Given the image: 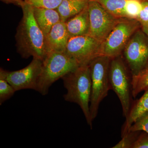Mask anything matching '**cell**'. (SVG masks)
Instances as JSON below:
<instances>
[{
	"label": "cell",
	"instance_id": "ba28073f",
	"mask_svg": "<svg viewBox=\"0 0 148 148\" xmlns=\"http://www.w3.org/2000/svg\"><path fill=\"white\" fill-rule=\"evenodd\" d=\"M102 42L89 35L70 37L65 52L79 66L88 65L102 55Z\"/></svg>",
	"mask_w": 148,
	"mask_h": 148
},
{
	"label": "cell",
	"instance_id": "3957f363",
	"mask_svg": "<svg viewBox=\"0 0 148 148\" xmlns=\"http://www.w3.org/2000/svg\"><path fill=\"white\" fill-rule=\"evenodd\" d=\"M79 66L75 60L66 52L48 53L42 61L37 91L43 95H47L50 86L55 82Z\"/></svg>",
	"mask_w": 148,
	"mask_h": 148
},
{
	"label": "cell",
	"instance_id": "8fae6325",
	"mask_svg": "<svg viewBox=\"0 0 148 148\" xmlns=\"http://www.w3.org/2000/svg\"><path fill=\"white\" fill-rule=\"evenodd\" d=\"M69 38L66 22L61 21L55 24L45 36L47 54L51 52H65Z\"/></svg>",
	"mask_w": 148,
	"mask_h": 148
},
{
	"label": "cell",
	"instance_id": "d6986e66",
	"mask_svg": "<svg viewBox=\"0 0 148 148\" xmlns=\"http://www.w3.org/2000/svg\"><path fill=\"white\" fill-rule=\"evenodd\" d=\"M16 92L14 88L0 75V105L11 98Z\"/></svg>",
	"mask_w": 148,
	"mask_h": 148
},
{
	"label": "cell",
	"instance_id": "7c38bea8",
	"mask_svg": "<svg viewBox=\"0 0 148 148\" xmlns=\"http://www.w3.org/2000/svg\"><path fill=\"white\" fill-rule=\"evenodd\" d=\"M141 98L132 102L130 110L125 117L126 120L121 128V137L128 132L131 127L137 120L148 112V88Z\"/></svg>",
	"mask_w": 148,
	"mask_h": 148
},
{
	"label": "cell",
	"instance_id": "7402d4cb",
	"mask_svg": "<svg viewBox=\"0 0 148 148\" xmlns=\"http://www.w3.org/2000/svg\"><path fill=\"white\" fill-rule=\"evenodd\" d=\"M137 20L141 30L148 36V2L143 1V8Z\"/></svg>",
	"mask_w": 148,
	"mask_h": 148
},
{
	"label": "cell",
	"instance_id": "cb8c5ba5",
	"mask_svg": "<svg viewBox=\"0 0 148 148\" xmlns=\"http://www.w3.org/2000/svg\"><path fill=\"white\" fill-rule=\"evenodd\" d=\"M132 148H148V133L141 131Z\"/></svg>",
	"mask_w": 148,
	"mask_h": 148
},
{
	"label": "cell",
	"instance_id": "6da1fadb",
	"mask_svg": "<svg viewBox=\"0 0 148 148\" xmlns=\"http://www.w3.org/2000/svg\"><path fill=\"white\" fill-rule=\"evenodd\" d=\"M23 16L15 35L17 51L22 58L33 57L42 61L47 55L45 36L35 20L34 7L23 2Z\"/></svg>",
	"mask_w": 148,
	"mask_h": 148
},
{
	"label": "cell",
	"instance_id": "ffe728a7",
	"mask_svg": "<svg viewBox=\"0 0 148 148\" xmlns=\"http://www.w3.org/2000/svg\"><path fill=\"white\" fill-rule=\"evenodd\" d=\"M141 131H129L112 148H132Z\"/></svg>",
	"mask_w": 148,
	"mask_h": 148
},
{
	"label": "cell",
	"instance_id": "9c48e42d",
	"mask_svg": "<svg viewBox=\"0 0 148 148\" xmlns=\"http://www.w3.org/2000/svg\"><path fill=\"white\" fill-rule=\"evenodd\" d=\"M42 65V61L33 58L28 66L18 71H8L1 68L0 75L5 79L16 91L27 89L37 91Z\"/></svg>",
	"mask_w": 148,
	"mask_h": 148
},
{
	"label": "cell",
	"instance_id": "5b68a950",
	"mask_svg": "<svg viewBox=\"0 0 148 148\" xmlns=\"http://www.w3.org/2000/svg\"><path fill=\"white\" fill-rule=\"evenodd\" d=\"M111 90L119 98L123 116L128 114L132 103V75L124 58L120 56L112 58L109 69Z\"/></svg>",
	"mask_w": 148,
	"mask_h": 148
},
{
	"label": "cell",
	"instance_id": "4fadbf2b",
	"mask_svg": "<svg viewBox=\"0 0 148 148\" xmlns=\"http://www.w3.org/2000/svg\"><path fill=\"white\" fill-rule=\"evenodd\" d=\"M69 37L88 35L90 32V20L87 7L81 12L66 22Z\"/></svg>",
	"mask_w": 148,
	"mask_h": 148
},
{
	"label": "cell",
	"instance_id": "277c9868",
	"mask_svg": "<svg viewBox=\"0 0 148 148\" xmlns=\"http://www.w3.org/2000/svg\"><path fill=\"white\" fill-rule=\"evenodd\" d=\"M111 59L108 56L101 55L89 64L91 78L90 112L92 121L98 115L100 103L111 89L109 79Z\"/></svg>",
	"mask_w": 148,
	"mask_h": 148
},
{
	"label": "cell",
	"instance_id": "44dd1931",
	"mask_svg": "<svg viewBox=\"0 0 148 148\" xmlns=\"http://www.w3.org/2000/svg\"><path fill=\"white\" fill-rule=\"evenodd\" d=\"M62 0H24V2L34 8L56 9Z\"/></svg>",
	"mask_w": 148,
	"mask_h": 148
},
{
	"label": "cell",
	"instance_id": "ac0fdd59",
	"mask_svg": "<svg viewBox=\"0 0 148 148\" xmlns=\"http://www.w3.org/2000/svg\"><path fill=\"white\" fill-rule=\"evenodd\" d=\"M142 8L141 0H127L125 10V18L137 20Z\"/></svg>",
	"mask_w": 148,
	"mask_h": 148
},
{
	"label": "cell",
	"instance_id": "8992f818",
	"mask_svg": "<svg viewBox=\"0 0 148 148\" xmlns=\"http://www.w3.org/2000/svg\"><path fill=\"white\" fill-rule=\"evenodd\" d=\"M140 29V23L137 19L120 18L102 42V55L108 56L111 59L121 56L131 37Z\"/></svg>",
	"mask_w": 148,
	"mask_h": 148
},
{
	"label": "cell",
	"instance_id": "2e32d148",
	"mask_svg": "<svg viewBox=\"0 0 148 148\" xmlns=\"http://www.w3.org/2000/svg\"><path fill=\"white\" fill-rule=\"evenodd\" d=\"M105 9L118 18H125V5L127 0H94Z\"/></svg>",
	"mask_w": 148,
	"mask_h": 148
},
{
	"label": "cell",
	"instance_id": "484cf974",
	"mask_svg": "<svg viewBox=\"0 0 148 148\" xmlns=\"http://www.w3.org/2000/svg\"><path fill=\"white\" fill-rule=\"evenodd\" d=\"M18 3H19V6L21 5L22 3L24 2V0H18Z\"/></svg>",
	"mask_w": 148,
	"mask_h": 148
},
{
	"label": "cell",
	"instance_id": "9a60e30c",
	"mask_svg": "<svg viewBox=\"0 0 148 148\" xmlns=\"http://www.w3.org/2000/svg\"><path fill=\"white\" fill-rule=\"evenodd\" d=\"M90 0H62L56 10L61 21L66 22L87 7Z\"/></svg>",
	"mask_w": 148,
	"mask_h": 148
},
{
	"label": "cell",
	"instance_id": "e0dca14e",
	"mask_svg": "<svg viewBox=\"0 0 148 148\" xmlns=\"http://www.w3.org/2000/svg\"><path fill=\"white\" fill-rule=\"evenodd\" d=\"M132 95L136 98L141 92L148 88V67L135 75L132 76Z\"/></svg>",
	"mask_w": 148,
	"mask_h": 148
},
{
	"label": "cell",
	"instance_id": "5bb4252c",
	"mask_svg": "<svg viewBox=\"0 0 148 148\" xmlns=\"http://www.w3.org/2000/svg\"><path fill=\"white\" fill-rule=\"evenodd\" d=\"M34 15L38 26L45 36L55 24L61 21L56 9L34 7Z\"/></svg>",
	"mask_w": 148,
	"mask_h": 148
},
{
	"label": "cell",
	"instance_id": "d4e9b609",
	"mask_svg": "<svg viewBox=\"0 0 148 148\" xmlns=\"http://www.w3.org/2000/svg\"><path fill=\"white\" fill-rule=\"evenodd\" d=\"M1 1L6 3H12L19 5V3L18 2V0H1Z\"/></svg>",
	"mask_w": 148,
	"mask_h": 148
},
{
	"label": "cell",
	"instance_id": "7a4b0ae2",
	"mask_svg": "<svg viewBox=\"0 0 148 148\" xmlns=\"http://www.w3.org/2000/svg\"><path fill=\"white\" fill-rule=\"evenodd\" d=\"M66 93V101L76 103L82 110L88 124L92 127L90 112L91 78L89 65L79 66L62 78Z\"/></svg>",
	"mask_w": 148,
	"mask_h": 148
},
{
	"label": "cell",
	"instance_id": "30bf717a",
	"mask_svg": "<svg viewBox=\"0 0 148 148\" xmlns=\"http://www.w3.org/2000/svg\"><path fill=\"white\" fill-rule=\"evenodd\" d=\"M88 10L90 24L88 35L103 42L120 18L111 14L94 0L89 1Z\"/></svg>",
	"mask_w": 148,
	"mask_h": 148
},
{
	"label": "cell",
	"instance_id": "603a6c76",
	"mask_svg": "<svg viewBox=\"0 0 148 148\" xmlns=\"http://www.w3.org/2000/svg\"><path fill=\"white\" fill-rule=\"evenodd\" d=\"M143 131L148 133V112L141 116L130 127L129 131Z\"/></svg>",
	"mask_w": 148,
	"mask_h": 148
},
{
	"label": "cell",
	"instance_id": "52a82bcc",
	"mask_svg": "<svg viewBox=\"0 0 148 148\" xmlns=\"http://www.w3.org/2000/svg\"><path fill=\"white\" fill-rule=\"evenodd\" d=\"M132 76L148 67V36L141 29L129 40L123 52Z\"/></svg>",
	"mask_w": 148,
	"mask_h": 148
},
{
	"label": "cell",
	"instance_id": "4316f807",
	"mask_svg": "<svg viewBox=\"0 0 148 148\" xmlns=\"http://www.w3.org/2000/svg\"><path fill=\"white\" fill-rule=\"evenodd\" d=\"M143 2H148V0H141Z\"/></svg>",
	"mask_w": 148,
	"mask_h": 148
}]
</instances>
